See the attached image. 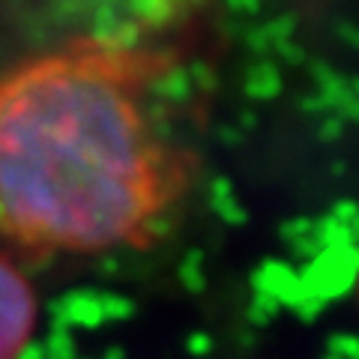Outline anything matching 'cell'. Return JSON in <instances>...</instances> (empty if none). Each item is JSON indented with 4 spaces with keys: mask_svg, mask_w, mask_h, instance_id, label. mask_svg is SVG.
Returning a JSON list of instances; mask_svg holds the SVG:
<instances>
[{
    "mask_svg": "<svg viewBox=\"0 0 359 359\" xmlns=\"http://www.w3.org/2000/svg\"><path fill=\"white\" fill-rule=\"evenodd\" d=\"M180 189L129 48L75 42L0 75V240L54 255L141 245Z\"/></svg>",
    "mask_w": 359,
    "mask_h": 359,
    "instance_id": "obj_1",
    "label": "cell"
},
{
    "mask_svg": "<svg viewBox=\"0 0 359 359\" xmlns=\"http://www.w3.org/2000/svg\"><path fill=\"white\" fill-rule=\"evenodd\" d=\"M36 318L39 302L30 278L6 252H0V359L25 356Z\"/></svg>",
    "mask_w": 359,
    "mask_h": 359,
    "instance_id": "obj_2",
    "label": "cell"
},
{
    "mask_svg": "<svg viewBox=\"0 0 359 359\" xmlns=\"http://www.w3.org/2000/svg\"><path fill=\"white\" fill-rule=\"evenodd\" d=\"M21 359H75V347L63 344L60 339H51L42 344H30Z\"/></svg>",
    "mask_w": 359,
    "mask_h": 359,
    "instance_id": "obj_3",
    "label": "cell"
},
{
    "mask_svg": "<svg viewBox=\"0 0 359 359\" xmlns=\"http://www.w3.org/2000/svg\"><path fill=\"white\" fill-rule=\"evenodd\" d=\"M356 276H359V273H356Z\"/></svg>",
    "mask_w": 359,
    "mask_h": 359,
    "instance_id": "obj_4",
    "label": "cell"
}]
</instances>
